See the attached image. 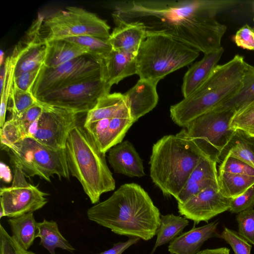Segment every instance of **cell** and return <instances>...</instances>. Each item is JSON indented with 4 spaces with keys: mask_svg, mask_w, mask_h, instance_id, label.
<instances>
[{
    "mask_svg": "<svg viewBox=\"0 0 254 254\" xmlns=\"http://www.w3.org/2000/svg\"><path fill=\"white\" fill-rule=\"evenodd\" d=\"M233 0H143L118 1L113 4L114 21L134 23L149 34L173 38L204 54L222 47L227 27L215 19Z\"/></svg>",
    "mask_w": 254,
    "mask_h": 254,
    "instance_id": "1",
    "label": "cell"
},
{
    "mask_svg": "<svg viewBox=\"0 0 254 254\" xmlns=\"http://www.w3.org/2000/svg\"><path fill=\"white\" fill-rule=\"evenodd\" d=\"M89 220L121 236L148 241L156 235L161 214L144 189L135 183L120 186L87 211Z\"/></svg>",
    "mask_w": 254,
    "mask_h": 254,
    "instance_id": "2",
    "label": "cell"
},
{
    "mask_svg": "<svg viewBox=\"0 0 254 254\" xmlns=\"http://www.w3.org/2000/svg\"><path fill=\"white\" fill-rule=\"evenodd\" d=\"M203 156L184 127L153 144L149 161L150 177L164 195L176 198Z\"/></svg>",
    "mask_w": 254,
    "mask_h": 254,
    "instance_id": "3",
    "label": "cell"
},
{
    "mask_svg": "<svg viewBox=\"0 0 254 254\" xmlns=\"http://www.w3.org/2000/svg\"><path fill=\"white\" fill-rule=\"evenodd\" d=\"M245 63L242 56L236 55L229 62L217 64L196 90L170 107L173 122L186 127L193 120L233 96L242 84Z\"/></svg>",
    "mask_w": 254,
    "mask_h": 254,
    "instance_id": "4",
    "label": "cell"
},
{
    "mask_svg": "<svg viewBox=\"0 0 254 254\" xmlns=\"http://www.w3.org/2000/svg\"><path fill=\"white\" fill-rule=\"evenodd\" d=\"M65 151L70 174L79 182L92 204L115 189V181L101 152L84 128L77 123L70 131Z\"/></svg>",
    "mask_w": 254,
    "mask_h": 254,
    "instance_id": "5",
    "label": "cell"
},
{
    "mask_svg": "<svg viewBox=\"0 0 254 254\" xmlns=\"http://www.w3.org/2000/svg\"><path fill=\"white\" fill-rule=\"evenodd\" d=\"M199 54L197 50L171 37L146 35L136 55V74L158 84L168 74L191 63Z\"/></svg>",
    "mask_w": 254,
    "mask_h": 254,
    "instance_id": "6",
    "label": "cell"
},
{
    "mask_svg": "<svg viewBox=\"0 0 254 254\" xmlns=\"http://www.w3.org/2000/svg\"><path fill=\"white\" fill-rule=\"evenodd\" d=\"M5 151L14 166L19 167L25 177L37 176L49 182L55 175L69 179L65 149L53 150L24 137Z\"/></svg>",
    "mask_w": 254,
    "mask_h": 254,
    "instance_id": "7",
    "label": "cell"
},
{
    "mask_svg": "<svg viewBox=\"0 0 254 254\" xmlns=\"http://www.w3.org/2000/svg\"><path fill=\"white\" fill-rule=\"evenodd\" d=\"M235 113L233 110L217 107L198 117L185 127L203 154L217 163L237 132L230 127Z\"/></svg>",
    "mask_w": 254,
    "mask_h": 254,
    "instance_id": "8",
    "label": "cell"
},
{
    "mask_svg": "<svg viewBox=\"0 0 254 254\" xmlns=\"http://www.w3.org/2000/svg\"><path fill=\"white\" fill-rule=\"evenodd\" d=\"M110 26L96 14L86 9L68 6L43 19L41 33L45 40L89 35L108 40Z\"/></svg>",
    "mask_w": 254,
    "mask_h": 254,
    "instance_id": "9",
    "label": "cell"
},
{
    "mask_svg": "<svg viewBox=\"0 0 254 254\" xmlns=\"http://www.w3.org/2000/svg\"><path fill=\"white\" fill-rule=\"evenodd\" d=\"M101 77L100 63L86 54L59 66L42 65L31 93L37 98L68 85Z\"/></svg>",
    "mask_w": 254,
    "mask_h": 254,
    "instance_id": "10",
    "label": "cell"
},
{
    "mask_svg": "<svg viewBox=\"0 0 254 254\" xmlns=\"http://www.w3.org/2000/svg\"><path fill=\"white\" fill-rule=\"evenodd\" d=\"M110 89L99 77L68 85L36 99L46 105L86 114Z\"/></svg>",
    "mask_w": 254,
    "mask_h": 254,
    "instance_id": "11",
    "label": "cell"
},
{
    "mask_svg": "<svg viewBox=\"0 0 254 254\" xmlns=\"http://www.w3.org/2000/svg\"><path fill=\"white\" fill-rule=\"evenodd\" d=\"M44 105L43 112L30 127L25 137L53 150L65 149L68 134L78 123L79 114Z\"/></svg>",
    "mask_w": 254,
    "mask_h": 254,
    "instance_id": "12",
    "label": "cell"
},
{
    "mask_svg": "<svg viewBox=\"0 0 254 254\" xmlns=\"http://www.w3.org/2000/svg\"><path fill=\"white\" fill-rule=\"evenodd\" d=\"M48 195L28 183L22 171L14 166L12 185L0 188V207L5 216L18 217L42 208L48 202Z\"/></svg>",
    "mask_w": 254,
    "mask_h": 254,
    "instance_id": "13",
    "label": "cell"
},
{
    "mask_svg": "<svg viewBox=\"0 0 254 254\" xmlns=\"http://www.w3.org/2000/svg\"><path fill=\"white\" fill-rule=\"evenodd\" d=\"M44 16L39 14L24 36L14 48L11 56L16 59L14 77L41 67L46 55V41L41 27Z\"/></svg>",
    "mask_w": 254,
    "mask_h": 254,
    "instance_id": "14",
    "label": "cell"
},
{
    "mask_svg": "<svg viewBox=\"0 0 254 254\" xmlns=\"http://www.w3.org/2000/svg\"><path fill=\"white\" fill-rule=\"evenodd\" d=\"M231 198L224 196L219 186H210L182 204L178 203L179 213L198 224L229 210Z\"/></svg>",
    "mask_w": 254,
    "mask_h": 254,
    "instance_id": "15",
    "label": "cell"
},
{
    "mask_svg": "<svg viewBox=\"0 0 254 254\" xmlns=\"http://www.w3.org/2000/svg\"><path fill=\"white\" fill-rule=\"evenodd\" d=\"M133 123L127 107L116 116L83 124V126L99 150L106 154L113 147L122 142Z\"/></svg>",
    "mask_w": 254,
    "mask_h": 254,
    "instance_id": "16",
    "label": "cell"
},
{
    "mask_svg": "<svg viewBox=\"0 0 254 254\" xmlns=\"http://www.w3.org/2000/svg\"><path fill=\"white\" fill-rule=\"evenodd\" d=\"M216 164L205 156L201 158L176 197L178 203H184L210 186L218 185Z\"/></svg>",
    "mask_w": 254,
    "mask_h": 254,
    "instance_id": "17",
    "label": "cell"
},
{
    "mask_svg": "<svg viewBox=\"0 0 254 254\" xmlns=\"http://www.w3.org/2000/svg\"><path fill=\"white\" fill-rule=\"evenodd\" d=\"M157 84L139 78L136 83L124 94L133 122L152 111L158 102Z\"/></svg>",
    "mask_w": 254,
    "mask_h": 254,
    "instance_id": "18",
    "label": "cell"
},
{
    "mask_svg": "<svg viewBox=\"0 0 254 254\" xmlns=\"http://www.w3.org/2000/svg\"><path fill=\"white\" fill-rule=\"evenodd\" d=\"M101 78L110 87L137 73L136 55L114 50L100 62Z\"/></svg>",
    "mask_w": 254,
    "mask_h": 254,
    "instance_id": "19",
    "label": "cell"
},
{
    "mask_svg": "<svg viewBox=\"0 0 254 254\" xmlns=\"http://www.w3.org/2000/svg\"><path fill=\"white\" fill-rule=\"evenodd\" d=\"M108 160L116 173L138 178L145 175L142 159L128 140L113 147L109 151Z\"/></svg>",
    "mask_w": 254,
    "mask_h": 254,
    "instance_id": "20",
    "label": "cell"
},
{
    "mask_svg": "<svg viewBox=\"0 0 254 254\" xmlns=\"http://www.w3.org/2000/svg\"><path fill=\"white\" fill-rule=\"evenodd\" d=\"M218 221L193 228L181 234L169 244L168 250L170 254H196L202 245L209 239L221 238L217 230Z\"/></svg>",
    "mask_w": 254,
    "mask_h": 254,
    "instance_id": "21",
    "label": "cell"
},
{
    "mask_svg": "<svg viewBox=\"0 0 254 254\" xmlns=\"http://www.w3.org/2000/svg\"><path fill=\"white\" fill-rule=\"evenodd\" d=\"M224 52L222 47L219 50L204 54L203 58L193 64L187 70L182 86V92L186 98L196 90L209 76L217 65Z\"/></svg>",
    "mask_w": 254,
    "mask_h": 254,
    "instance_id": "22",
    "label": "cell"
},
{
    "mask_svg": "<svg viewBox=\"0 0 254 254\" xmlns=\"http://www.w3.org/2000/svg\"><path fill=\"white\" fill-rule=\"evenodd\" d=\"M146 36L143 27L134 23L116 25L108 39L113 50L136 55Z\"/></svg>",
    "mask_w": 254,
    "mask_h": 254,
    "instance_id": "23",
    "label": "cell"
},
{
    "mask_svg": "<svg viewBox=\"0 0 254 254\" xmlns=\"http://www.w3.org/2000/svg\"><path fill=\"white\" fill-rule=\"evenodd\" d=\"M46 55L43 65L47 67L59 66L87 54L83 47L64 39L46 40Z\"/></svg>",
    "mask_w": 254,
    "mask_h": 254,
    "instance_id": "24",
    "label": "cell"
},
{
    "mask_svg": "<svg viewBox=\"0 0 254 254\" xmlns=\"http://www.w3.org/2000/svg\"><path fill=\"white\" fill-rule=\"evenodd\" d=\"M127 108L124 94L108 93L99 99L95 106L86 115L84 124L117 116Z\"/></svg>",
    "mask_w": 254,
    "mask_h": 254,
    "instance_id": "25",
    "label": "cell"
},
{
    "mask_svg": "<svg viewBox=\"0 0 254 254\" xmlns=\"http://www.w3.org/2000/svg\"><path fill=\"white\" fill-rule=\"evenodd\" d=\"M36 238L40 239V245L45 248L50 254H56L55 250L60 248L73 253L75 249L60 232L56 221L44 219L37 222Z\"/></svg>",
    "mask_w": 254,
    "mask_h": 254,
    "instance_id": "26",
    "label": "cell"
},
{
    "mask_svg": "<svg viewBox=\"0 0 254 254\" xmlns=\"http://www.w3.org/2000/svg\"><path fill=\"white\" fill-rule=\"evenodd\" d=\"M7 222L13 239L23 250L28 251L33 245L37 233V222L33 212L9 218Z\"/></svg>",
    "mask_w": 254,
    "mask_h": 254,
    "instance_id": "27",
    "label": "cell"
},
{
    "mask_svg": "<svg viewBox=\"0 0 254 254\" xmlns=\"http://www.w3.org/2000/svg\"><path fill=\"white\" fill-rule=\"evenodd\" d=\"M254 101V66L246 62L241 87L233 96L217 107L236 112Z\"/></svg>",
    "mask_w": 254,
    "mask_h": 254,
    "instance_id": "28",
    "label": "cell"
},
{
    "mask_svg": "<svg viewBox=\"0 0 254 254\" xmlns=\"http://www.w3.org/2000/svg\"><path fill=\"white\" fill-rule=\"evenodd\" d=\"M189 224V220L184 217L173 214L161 215L160 224L156 234L157 239L150 254H153L158 247L170 243L179 236Z\"/></svg>",
    "mask_w": 254,
    "mask_h": 254,
    "instance_id": "29",
    "label": "cell"
},
{
    "mask_svg": "<svg viewBox=\"0 0 254 254\" xmlns=\"http://www.w3.org/2000/svg\"><path fill=\"white\" fill-rule=\"evenodd\" d=\"M218 183L222 194L232 198L240 195L254 185V176L218 172Z\"/></svg>",
    "mask_w": 254,
    "mask_h": 254,
    "instance_id": "30",
    "label": "cell"
},
{
    "mask_svg": "<svg viewBox=\"0 0 254 254\" xmlns=\"http://www.w3.org/2000/svg\"><path fill=\"white\" fill-rule=\"evenodd\" d=\"M62 39L73 43L83 47L86 50L88 55L100 63L109 55L113 49L108 40L92 36L83 35Z\"/></svg>",
    "mask_w": 254,
    "mask_h": 254,
    "instance_id": "31",
    "label": "cell"
},
{
    "mask_svg": "<svg viewBox=\"0 0 254 254\" xmlns=\"http://www.w3.org/2000/svg\"><path fill=\"white\" fill-rule=\"evenodd\" d=\"M251 138L237 131L226 154L238 158L254 168V139L251 141Z\"/></svg>",
    "mask_w": 254,
    "mask_h": 254,
    "instance_id": "32",
    "label": "cell"
},
{
    "mask_svg": "<svg viewBox=\"0 0 254 254\" xmlns=\"http://www.w3.org/2000/svg\"><path fill=\"white\" fill-rule=\"evenodd\" d=\"M230 127L254 138V101L235 113Z\"/></svg>",
    "mask_w": 254,
    "mask_h": 254,
    "instance_id": "33",
    "label": "cell"
},
{
    "mask_svg": "<svg viewBox=\"0 0 254 254\" xmlns=\"http://www.w3.org/2000/svg\"><path fill=\"white\" fill-rule=\"evenodd\" d=\"M38 102L31 92H25L16 88L14 84L11 90L7 109L12 118H15L24 113Z\"/></svg>",
    "mask_w": 254,
    "mask_h": 254,
    "instance_id": "34",
    "label": "cell"
},
{
    "mask_svg": "<svg viewBox=\"0 0 254 254\" xmlns=\"http://www.w3.org/2000/svg\"><path fill=\"white\" fill-rule=\"evenodd\" d=\"M16 60L11 56L7 57L4 61L5 66V77L2 89L0 90L1 101L0 108V127L5 122V114L9 94L13 84L14 69Z\"/></svg>",
    "mask_w": 254,
    "mask_h": 254,
    "instance_id": "35",
    "label": "cell"
},
{
    "mask_svg": "<svg viewBox=\"0 0 254 254\" xmlns=\"http://www.w3.org/2000/svg\"><path fill=\"white\" fill-rule=\"evenodd\" d=\"M0 134L1 148L4 150L24 137L18 125L11 118L5 121L0 127Z\"/></svg>",
    "mask_w": 254,
    "mask_h": 254,
    "instance_id": "36",
    "label": "cell"
},
{
    "mask_svg": "<svg viewBox=\"0 0 254 254\" xmlns=\"http://www.w3.org/2000/svg\"><path fill=\"white\" fill-rule=\"evenodd\" d=\"M238 234L248 243L254 245V209L238 213Z\"/></svg>",
    "mask_w": 254,
    "mask_h": 254,
    "instance_id": "37",
    "label": "cell"
},
{
    "mask_svg": "<svg viewBox=\"0 0 254 254\" xmlns=\"http://www.w3.org/2000/svg\"><path fill=\"white\" fill-rule=\"evenodd\" d=\"M218 172L254 176V168L244 161L226 154L219 167Z\"/></svg>",
    "mask_w": 254,
    "mask_h": 254,
    "instance_id": "38",
    "label": "cell"
},
{
    "mask_svg": "<svg viewBox=\"0 0 254 254\" xmlns=\"http://www.w3.org/2000/svg\"><path fill=\"white\" fill-rule=\"evenodd\" d=\"M44 110V105L38 101L36 104L19 116L10 118L16 122L24 137L26 136L30 127L39 118Z\"/></svg>",
    "mask_w": 254,
    "mask_h": 254,
    "instance_id": "39",
    "label": "cell"
},
{
    "mask_svg": "<svg viewBox=\"0 0 254 254\" xmlns=\"http://www.w3.org/2000/svg\"><path fill=\"white\" fill-rule=\"evenodd\" d=\"M221 236L230 245L235 254H251L252 245L236 231L224 227Z\"/></svg>",
    "mask_w": 254,
    "mask_h": 254,
    "instance_id": "40",
    "label": "cell"
},
{
    "mask_svg": "<svg viewBox=\"0 0 254 254\" xmlns=\"http://www.w3.org/2000/svg\"><path fill=\"white\" fill-rule=\"evenodd\" d=\"M254 207V185L240 195L231 198L229 211L233 213H239Z\"/></svg>",
    "mask_w": 254,
    "mask_h": 254,
    "instance_id": "41",
    "label": "cell"
},
{
    "mask_svg": "<svg viewBox=\"0 0 254 254\" xmlns=\"http://www.w3.org/2000/svg\"><path fill=\"white\" fill-rule=\"evenodd\" d=\"M233 40L238 47L254 51V27L244 25L236 32Z\"/></svg>",
    "mask_w": 254,
    "mask_h": 254,
    "instance_id": "42",
    "label": "cell"
},
{
    "mask_svg": "<svg viewBox=\"0 0 254 254\" xmlns=\"http://www.w3.org/2000/svg\"><path fill=\"white\" fill-rule=\"evenodd\" d=\"M23 250L0 224V254H25Z\"/></svg>",
    "mask_w": 254,
    "mask_h": 254,
    "instance_id": "43",
    "label": "cell"
},
{
    "mask_svg": "<svg viewBox=\"0 0 254 254\" xmlns=\"http://www.w3.org/2000/svg\"><path fill=\"white\" fill-rule=\"evenodd\" d=\"M41 67L23 72L17 76L14 77V85L21 90L31 92V87L38 75Z\"/></svg>",
    "mask_w": 254,
    "mask_h": 254,
    "instance_id": "44",
    "label": "cell"
},
{
    "mask_svg": "<svg viewBox=\"0 0 254 254\" xmlns=\"http://www.w3.org/2000/svg\"><path fill=\"white\" fill-rule=\"evenodd\" d=\"M139 240V238L132 237L126 242L115 243L111 249L97 254H122L127 249L136 244Z\"/></svg>",
    "mask_w": 254,
    "mask_h": 254,
    "instance_id": "45",
    "label": "cell"
},
{
    "mask_svg": "<svg viewBox=\"0 0 254 254\" xmlns=\"http://www.w3.org/2000/svg\"><path fill=\"white\" fill-rule=\"evenodd\" d=\"M0 168L1 179L5 183H10L12 179V176L9 167L4 163L1 162Z\"/></svg>",
    "mask_w": 254,
    "mask_h": 254,
    "instance_id": "46",
    "label": "cell"
},
{
    "mask_svg": "<svg viewBox=\"0 0 254 254\" xmlns=\"http://www.w3.org/2000/svg\"><path fill=\"white\" fill-rule=\"evenodd\" d=\"M196 254H230V250L225 247L213 249H205L199 251Z\"/></svg>",
    "mask_w": 254,
    "mask_h": 254,
    "instance_id": "47",
    "label": "cell"
},
{
    "mask_svg": "<svg viewBox=\"0 0 254 254\" xmlns=\"http://www.w3.org/2000/svg\"><path fill=\"white\" fill-rule=\"evenodd\" d=\"M4 53L3 52L2 50H0V64L1 66H2V64H4Z\"/></svg>",
    "mask_w": 254,
    "mask_h": 254,
    "instance_id": "48",
    "label": "cell"
},
{
    "mask_svg": "<svg viewBox=\"0 0 254 254\" xmlns=\"http://www.w3.org/2000/svg\"><path fill=\"white\" fill-rule=\"evenodd\" d=\"M25 254H37L36 253H34V252L28 251H25Z\"/></svg>",
    "mask_w": 254,
    "mask_h": 254,
    "instance_id": "49",
    "label": "cell"
}]
</instances>
